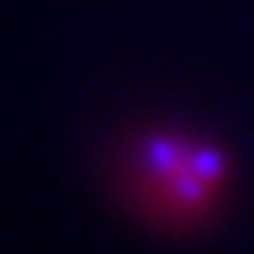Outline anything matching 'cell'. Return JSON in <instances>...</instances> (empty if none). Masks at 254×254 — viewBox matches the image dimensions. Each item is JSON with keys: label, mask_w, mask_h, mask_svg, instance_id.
<instances>
[{"label": "cell", "mask_w": 254, "mask_h": 254, "mask_svg": "<svg viewBox=\"0 0 254 254\" xmlns=\"http://www.w3.org/2000/svg\"><path fill=\"white\" fill-rule=\"evenodd\" d=\"M137 175L146 178L156 203L175 213H200L222 178L226 162L216 149L181 137H149L137 149Z\"/></svg>", "instance_id": "6da1fadb"}]
</instances>
